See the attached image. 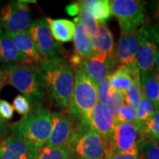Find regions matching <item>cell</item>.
I'll use <instances>...</instances> for the list:
<instances>
[{
    "instance_id": "cell-29",
    "label": "cell",
    "mask_w": 159,
    "mask_h": 159,
    "mask_svg": "<svg viewBox=\"0 0 159 159\" xmlns=\"http://www.w3.org/2000/svg\"><path fill=\"white\" fill-rule=\"evenodd\" d=\"M78 4V3H77ZM79 5V4H78ZM78 24L80 25L91 37L99 27V23L91 13L85 7L79 5Z\"/></svg>"
},
{
    "instance_id": "cell-3",
    "label": "cell",
    "mask_w": 159,
    "mask_h": 159,
    "mask_svg": "<svg viewBox=\"0 0 159 159\" xmlns=\"http://www.w3.org/2000/svg\"><path fill=\"white\" fill-rule=\"evenodd\" d=\"M51 112L42 105H33L30 112L10 127L11 135L41 150L51 133Z\"/></svg>"
},
{
    "instance_id": "cell-28",
    "label": "cell",
    "mask_w": 159,
    "mask_h": 159,
    "mask_svg": "<svg viewBox=\"0 0 159 159\" xmlns=\"http://www.w3.org/2000/svg\"><path fill=\"white\" fill-rule=\"evenodd\" d=\"M142 94V85L140 77L134 78L132 85L125 92V103L135 110L138 108L141 100Z\"/></svg>"
},
{
    "instance_id": "cell-5",
    "label": "cell",
    "mask_w": 159,
    "mask_h": 159,
    "mask_svg": "<svg viewBox=\"0 0 159 159\" xmlns=\"http://www.w3.org/2000/svg\"><path fill=\"white\" fill-rule=\"evenodd\" d=\"M111 14L118 20L121 33L133 32L145 23L147 3L142 0L109 1Z\"/></svg>"
},
{
    "instance_id": "cell-8",
    "label": "cell",
    "mask_w": 159,
    "mask_h": 159,
    "mask_svg": "<svg viewBox=\"0 0 159 159\" xmlns=\"http://www.w3.org/2000/svg\"><path fill=\"white\" fill-rule=\"evenodd\" d=\"M141 139L140 132L135 125L128 122H116L110 142L104 145L105 152L116 151L122 153L138 155V143Z\"/></svg>"
},
{
    "instance_id": "cell-37",
    "label": "cell",
    "mask_w": 159,
    "mask_h": 159,
    "mask_svg": "<svg viewBox=\"0 0 159 159\" xmlns=\"http://www.w3.org/2000/svg\"><path fill=\"white\" fill-rule=\"evenodd\" d=\"M8 130L9 127L7 120H5L0 116V139L7 136Z\"/></svg>"
},
{
    "instance_id": "cell-40",
    "label": "cell",
    "mask_w": 159,
    "mask_h": 159,
    "mask_svg": "<svg viewBox=\"0 0 159 159\" xmlns=\"http://www.w3.org/2000/svg\"><path fill=\"white\" fill-rule=\"evenodd\" d=\"M153 69L159 75V49L157 51L156 57H155Z\"/></svg>"
},
{
    "instance_id": "cell-9",
    "label": "cell",
    "mask_w": 159,
    "mask_h": 159,
    "mask_svg": "<svg viewBox=\"0 0 159 159\" xmlns=\"http://www.w3.org/2000/svg\"><path fill=\"white\" fill-rule=\"evenodd\" d=\"M51 123L50 135L43 147H69L71 148L75 136L76 128L68 110L51 113Z\"/></svg>"
},
{
    "instance_id": "cell-25",
    "label": "cell",
    "mask_w": 159,
    "mask_h": 159,
    "mask_svg": "<svg viewBox=\"0 0 159 159\" xmlns=\"http://www.w3.org/2000/svg\"><path fill=\"white\" fill-rule=\"evenodd\" d=\"M137 159H159V144L157 141L141 139L138 143Z\"/></svg>"
},
{
    "instance_id": "cell-43",
    "label": "cell",
    "mask_w": 159,
    "mask_h": 159,
    "mask_svg": "<svg viewBox=\"0 0 159 159\" xmlns=\"http://www.w3.org/2000/svg\"><path fill=\"white\" fill-rule=\"evenodd\" d=\"M157 142H158V144H159V140L157 141Z\"/></svg>"
},
{
    "instance_id": "cell-23",
    "label": "cell",
    "mask_w": 159,
    "mask_h": 159,
    "mask_svg": "<svg viewBox=\"0 0 159 159\" xmlns=\"http://www.w3.org/2000/svg\"><path fill=\"white\" fill-rule=\"evenodd\" d=\"M111 86L124 93L132 85L134 77L131 72L125 67L120 66L109 76Z\"/></svg>"
},
{
    "instance_id": "cell-32",
    "label": "cell",
    "mask_w": 159,
    "mask_h": 159,
    "mask_svg": "<svg viewBox=\"0 0 159 159\" xmlns=\"http://www.w3.org/2000/svg\"><path fill=\"white\" fill-rule=\"evenodd\" d=\"M110 76V75H109ZM109 76L107 77L102 82L99 83L97 86V98H98V102L103 103L106 105L108 101V97L111 91V84L109 80Z\"/></svg>"
},
{
    "instance_id": "cell-6",
    "label": "cell",
    "mask_w": 159,
    "mask_h": 159,
    "mask_svg": "<svg viewBox=\"0 0 159 159\" xmlns=\"http://www.w3.org/2000/svg\"><path fill=\"white\" fill-rule=\"evenodd\" d=\"M35 49L43 60L63 57V47L55 41L49 30L47 19L33 21L27 30Z\"/></svg>"
},
{
    "instance_id": "cell-34",
    "label": "cell",
    "mask_w": 159,
    "mask_h": 159,
    "mask_svg": "<svg viewBox=\"0 0 159 159\" xmlns=\"http://www.w3.org/2000/svg\"><path fill=\"white\" fill-rule=\"evenodd\" d=\"M14 108L7 101L0 99V116L5 119L8 120L13 118Z\"/></svg>"
},
{
    "instance_id": "cell-17",
    "label": "cell",
    "mask_w": 159,
    "mask_h": 159,
    "mask_svg": "<svg viewBox=\"0 0 159 159\" xmlns=\"http://www.w3.org/2000/svg\"><path fill=\"white\" fill-rule=\"evenodd\" d=\"M0 61L7 66L17 63H34L29 57L16 48L5 33H3L0 43Z\"/></svg>"
},
{
    "instance_id": "cell-13",
    "label": "cell",
    "mask_w": 159,
    "mask_h": 159,
    "mask_svg": "<svg viewBox=\"0 0 159 159\" xmlns=\"http://www.w3.org/2000/svg\"><path fill=\"white\" fill-rule=\"evenodd\" d=\"M39 149L13 135L0 139V159H36Z\"/></svg>"
},
{
    "instance_id": "cell-11",
    "label": "cell",
    "mask_w": 159,
    "mask_h": 159,
    "mask_svg": "<svg viewBox=\"0 0 159 159\" xmlns=\"http://www.w3.org/2000/svg\"><path fill=\"white\" fill-rule=\"evenodd\" d=\"M139 29L129 33H121L116 47L117 59L121 66L130 71L134 78L140 77L136 55L139 46Z\"/></svg>"
},
{
    "instance_id": "cell-10",
    "label": "cell",
    "mask_w": 159,
    "mask_h": 159,
    "mask_svg": "<svg viewBox=\"0 0 159 159\" xmlns=\"http://www.w3.org/2000/svg\"><path fill=\"white\" fill-rule=\"evenodd\" d=\"M0 24L10 33L27 31L31 24L28 4L22 0L10 2L0 10Z\"/></svg>"
},
{
    "instance_id": "cell-30",
    "label": "cell",
    "mask_w": 159,
    "mask_h": 159,
    "mask_svg": "<svg viewBox=\"0 0 159 159\" xmlns=\"http://www.w3.org/2000/svg\"><path fill=\"white\" fill-rule=\"evenodd\" d=\"M125 104V95L122 91L116 90L111 87L110 94L108 97V101L107 106L110 109L111 115L116 121L119 111L122 108V105Z\"/></svg>"
},
{
    "instance_id": "cell-42",
    "label": "cell",
    "mask_w": 159,
    "mask_h": 159,
    "mask_svg": "<svg viewBox=\"0 0 159 159\" xmlns=\"http://www.w3.org/2000/svg\"><path fill=\"white\" fill-rule=\"evenodd\" d=\"M3 30H2V27L1 24H0V43H1V38L3 35Z\"/></svg>"
},
{
    "instance_id": "cell-39",
    "label": "cell",
    "mask_w": 159,
    "mask_h": 159,
    "mask_svg": "<svg viewBox=\"0 0 159 159\" xmlns=\"http://www.w3.org/2000/svg\"><path fill=\"white\" fill-rule=\"evenodd\" d=\"M66 11L71 16H75L77 14H79L80 12V7L78 4H71L66 7Z\"/></svg>"
},
{
    "instance_id": "cell-15",
    "label": "cell",
    "mask_w": 159,
    "mask_h": 159,
    "mask_svg": "<svg viewBox=\"0 0 159 159\" xmlns=\"http://www.w3.org/2000/svg\"><path fill=\"white\" fill-rule=\"evenodd\" d=\"M91 128L102 137L103 144L110 142L114 132L115 122L110 109L106 105L97 102L89 119Z\"/></svg>"
},
{
    "instance_id": "cell-38",
    "label": "cell",
    "mask_w": 159,
    "mask_h": 159,
    "mask_svg": "<svg viewBox=\"0 0 159 159\" xmlns=\"http://www.w3.org/2000/svg\"><path fill=\"white\" fill-rule=\"evenodd\" d=\"M151 16L156 20V22H159V0L158 1L152 2L151 7Z\"/></svg>"
},
{
    "instance_id": "cell-14",
    "label": "cell",
    "mask_w": 159,
    "mask_h": 159,
    "mask_svg": "<svg viewBox=\"0 0 159 159\" xmlns=\"http://www.w3.org/2000/svg\"><path fill=\"white\" fill-rule=\"evenodd\" d=\"M117 63V59L109 58L106 55L95 54L94 56L83 61L80 67L86 76L97 85L111 75V70Z\"/></svg>"
},
{
    "instance_id": "cell-18",
    "label": "cell",
    "mask_w": 159,
    "mask_h": 159,
    "mask_svg": "<svg viewBox=\"0 0 159 159\" xmlns=\"http://www.w3.org/2000/svg\"><path fill=\"white\" fill-rule=\"evenodd\" d=\"M7 34L16 48L25 54L27 57L33 61L35 64L44 61L39 53L38 52L35 47L30 36L28 32L25 31L21 33H10L5 32Z\"/></svg>"
},
{
    "instance_id": "cell-26",
    "label": "cell",
    "mask_w": 159,
    "mask_h": 159,
    "mask_svg": "<svg viewBox=\"0 0 159 159\" xmlns=\"http://www.w3.org/2000/svg\"><path fill=\"white\" fill-rule=\"evenodd\" d=\"M136 112L137 119H138L139 124L142 126V128L143 125L152 116L155 112L153 104L148 99V97L146 96L142 89V94H141V100L138 108L136 110Z\"/></svg>"
},
{
    "instance_id": "cell-36",
    "label": "cell",
    "mask_w": 159,
    "mask_h": 159,
    "mask_svg": "<svg viewBox=\"0 0 159 159\" xmlns=\"http://www.w3.org/2000/svg\"><path fill=\"white\" fill-rule=\"evenodd\" d=\"M156 44L159 47V22H147Z\"/></svg>"
},
{
    "instance_id": "cell-7",
    "label": "cell",
    "mask_w": 159,
    "mask_h": 159,
    "mask_svg": "<svg viewBox=\"0 0 159 159\" xmlns=\"http://www.w3.org/2000/svg\"><path fill=\"white\" fill-rule=\"evenodd\" d=\"M71 148L77 159H105L102 137L91 128L76 129Z\"/></svg>"
},
{
    "instance_id": "cell-27",
    "label": "cell",
    "mask_w": 159,
    "mask_h": 159,
    "mask_svg": "<svg viewBox=\"0 0 159 159\" xmlns=\"http://www.w3.org/2000/svg\"><path fill=\"white\" fill-rule=\"evenodd\" d=\"M140 135L142 139L159 140V110H155L152 116L143 125Z\"/></svg>"
},
{
    "instance_id": "cell-19",
    "label": "cell",
    "mask_w": 159,
    "mask_h": 159,
    "mask_svg": "<svg viewBox=\"0 0 159 159\" xmlns=\"http://www.w3.org/2000/svg\"><path fill=\"white\" fill-rule=\"evenodd\" d=\"M53 39L59 42H69L74 39L75 24L68 19H47Z\"/></svg>"
},
{
    "instance_id": "cell-12",
    "label": "cell",
    "mask_w": 159,
    "mask_h": 159,
    "mask_svg": "<svg viewBox=\"0 0 159 159\" xmlns=\"http://www.w3.org/2000/svg\"><path fill=\"white\" fill-rule=\"evenodd\" d=\"M158 49L148 25L144 23L139 28L136 55L137 65L140 73L148 72L153 69L155 57Z\"/></svg>"
},
{
    "instance_id": "cell-41",
    "label": "cell",
    "mask_w": 159,
    "mask_h": 159,
    "mask_svg": "<svg viewBox=\"0 0 159 159\" xmlns=\"http://www.w3.org/2000/svg\"><path fill=\"white\" fill-rule=\"evenodd\" d=\"M7 82V78H6V74L5 71L0 69V89Z\"/></svg>"
},
{
    "instance_id": "cell-24",
    "label": "cell",
    "mask_w": 159,
    "mask_h": 159,
    "mask_svg": "<svg viewBox=\"0 0 159 159\" xmlns=\"http://www.w3.org/2000/svg\"><path fill=\"white\" fill-rule=\"evenodd\" d=\"M74 154L69 147H43L36 159H72Z\"/></svg>"
},
{
    "instance_id": "cell-4",
    "label": "cell",
    "mask_w": 159,
    "mask_h": 159,
    "mask_svg": "<svg viewBox=\"0 0 159 159\" xmlns=\"http://www.w3.org/2000/svg\"><path fill=\"white\" fill-rule=\"evenodd\" d=\"M6 78L9 84L21 93L33 105H41L47 95L37 64L17 63L6 66Z\"/></svg>"
},
{
    "instance_id": "cell-33",
    "label": "cell",
    "mask_w": 159,
    "mask_h": 159,
    "mask_svg": "<svg viewBox=\"0 0 159 159\" xmlns=\"http://www.w3.org/2000/svg\"><path fill=\"white\" fill-rule=\"evenodd\" d=\"M13 105L14 110L23 116L28 114L31 109L30 103L23 95H17L13 99Z\"/></svg>"
},
{
    "instance_id": "cell-2",
    "label": "cell",
    "mask_w": 159,
    "mask_h": 159,
    "mask_svg": "<svg viewBox=\"0 0 159 159\" xmlns=\"http://www.w3.org/2000/svg\"><path fill=\"white\" fill-rule=\"evenodd\" d=\"M98 102L97 86L80 67L75 73V84L68 112L74 121L76 129L91 128L89 119Z\"/></svg>"
},
{
    "instance_id": "cell-1",
    "label": "cell",
    "mask_w": 159,
    "mask_h": 159,
    "mask_svg": "<svg viewBox=\"0 0 159 159\" xmlns=\"http://www.w3.org/2000/svg\"><path fill=\"white\" fill-rule=\"evenodd\" d=\"M37 66L46 95L61 110H68L75 84L74 67L63 57L44 60Z\"/></svg>"
},
{
    "instance_id": "cell-20",
    "label": "cell",
    "mask_w": 159,
    "mask_h": 159,
    "mask_svg": "<svg viewBox=\"0 0 159 159\" xmlns=\"http://www.w3.org/2000/svg\"><path fill=\"white\" fill-rule=\"evenodd\" d=\"M73 40L75 44V55L82 61L95 55L91 43V37L78 23L75 25V33Z\"/></svg>"
},
{
    "instance_id": "cell-16",
    "label": "cell",
    "mask_w": 159,
    "mask_h": 159,
    "mask_svg": "<svg viewBox=\"0 0 159 159\" xmlns=\"http://www.w3.org/2000/svg\"><path fill=\"white\" fill-rule=\"evenodd\" d=\"M91 43L95 54L104 55L109 58L117 59L114 37L106 24L99 25L98 28L91 36Z\"/></svg>"
},
{
    "instance_id": "cell-35",
    "label": "cell",
    "mask_w": 159,
    "mask_h": 159,
    "mask_svg": "<svg viewBox=\"0 0 159 159\" xmlns=\"http://www.w3.org/2000/svg\"><path fill=\"white\" fill-rule=\"evenodd\" d=\"M138 155L122 153V152H116V151H111V152L105 153V159H137Z\"/></svg>"
},
{
    "instance_id": "cell-22",
    "label": "cell",
    "mask_w": 159,
    "mask_h": 159,
    "mask_svg": "<svg viewBox=\"0 0 159 159\" xmlns=\"http://www.w3.org/2000/svg\"><path fill=\"white\" fill-rule=\"evenodd\" d=\"M142 90L152 104L159 98V75L154 69L148 72L140 73Z\"/></svg>"
},
{
    "instance_id": "cell-31",
    "label": "cell",
    "mask_w": 159,
    "mask_h": 159,
    "mask_svg": "<svg viewBox=\"0 0 159 159\" xmlns=\"http://www.w3.org/2000/svg\"><path fill=\"white\" fill-rule=\"evenodd\" d=\"M116 122L131 123L136 126V128L138 129L139 132L142 130V126L139 124L138 119H137L136 110L128 106L125 103L122 105V108L119 111L118 116H117V118L115 121V122Z\"/></svg>"
},
{
    "instance_id": "cell-21",
    "label": "cell",
    "mask_w": 159,
    "mask_h": 159,
    "mask_svg": "<svg viewBox=\"0 0 159 159\" xmlns=\"http://www.w3.org/2000/svg\"><path fill=\"white\" fill-rule=\"evenodd\" d=\"M79 5L85 7L94 16L99 25L105 24L111 15L110 2L108 0H88L79 2Z\"/></svg>"
}]
</instances>
